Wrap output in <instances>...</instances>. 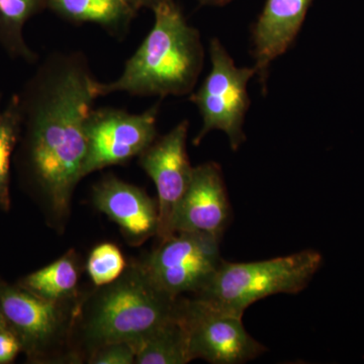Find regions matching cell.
Instances as JSON below:
<instances>
[{"instance_id": "9a60e30c", "label": "cell", "mask_w": 364, "mask_h": 364, "mask_svg": "<svg viewBox=\"0 0 364 364\" xmlns=\"http://www.w3.org/2000/svg\"><path fill=\"white\" fill-rule=\"evenodd\" d=\"M191 361L183 299L176 313L136 344V363L186 364Z\"/></svg>"}, {"instance_id": "ac0fdd59", "label": "cell", "mask_w": 364, "mask_h": 364, "mask_svg": "<svg viewBox=\"0 0 364 364\" xmlns=\"http://www.w3.org/2000/svg\"><path fill=\"white\" fill-rule=\"evenodd\" d=\"M21 129L20 95H11L4 105L0 95V208L6 210L11 207V162L20 140Z\"/></svg>"}, {"instance_id": "9c48e42d", "label": "cell", "mask_w": 364, "mask_h": 364, "mask_svg": "<svg viewBox=\"0 0 364 364\" xmlns=\"http://www.w3.org/2000/svg\"><path fill=\"white\" fill-rule=\"evenodd\" d=\"M188 127L186 119L181 122L140 155V165L157 189L160 241L174 235L177 210L193 177V167L186 151Z\"/></svg>"}, {"instance_id": "ffe728a7", "label": "cell", "mask_w": 364, "mask_h": 364, "mask_svg": "<svg viewBox=\"0 0 364 364\" xmlns=\"http://www.w3.org/2000/svg\"><path fill=\"white\" fill-rule=\"evenodd\" d=\"M136 345L121 341L107 344L95 349L90 359L93 364H132L136 363Z\"/></svg>"}, {"instance_id": "e0dca14e", "label": "cell", "mask_w": 364, "mask_h": 364, "mask_svg": "<svg viewBox=\"0 0 364 364\" xmlns=\"http://www.w3.org/2000/svg\"><path fill=\"white\" fill-rule=\"evenodd\" d=\"M78 279L77 262L70 251L52 264L31 273L23 280V289L40 298L58 303L73 294Z\"/></svg>"}, {"instance_id": "8992f818", "label": "cell", "mask_w": 364, "mask_h": 364, "mask_svg": "<svg viewBox=\"0 0 364 364\" xmlns=\"http://www.w3.org/2000/svg\"><path fill=\"white\" fill-rule=\"evenodd\" d=\"M221 238L198 232H176L160 241L142 263L151 279L170 296L198 294L221 264Z\"/></svg>"}, {"instance_id": "6da1fadb", "label": "cell", "mask_w": 364, "mask_h": 364, "mask_svg": "<svg viewBox=\"0 0 364 364\" xmlns=\"http://www.w3.org/2000/svg\"><path fill=\"white\" fill-rule=\"evenodd\" d=\"M87 57L53 52L26 81L20 95L25 165L60 218L68 215L74 189L83 178L86 122L97 100Z\"/></svg>"}, {"instance_id": "52a82bcc", "label": "cell", "mask_w": 364, "mask_h": 364, "mask_svg": "<svg viewBox=\"0 0 364 364\" xmlns=\"http://www.w3.org/2000/svg\"><path fill=\"white\" fill-rule=\"evenodd\" d=\"M158 112V105L141 114L114 107L93 109L86 122L83 177L140 156L156 140Z\"/></svg>"}, {"instance_id": "7c38bea8", "label": "cell", "mask_w": 364, "mask_h": 364, "mask_svg": "<svg viewBox=\"0 0 364 364\" xmlns=\"http://www.w3.org/2000/svg\"><path fill=\"white\" fill-rule=\"evenodd\" d=\"M57 304L23 287H0V313L21 344L31 351L49 346L61 332L63 318Z\"/></svg>"}, {"instance_id": "7a4b0ae2", "label": "cell", "mask_w": 364, "mask_h": 364, "mask_svg": "<svg viewBox=\"0 0 364 364\" xmlns=\"http://www.w3.org/2000/svg\"><path fill=\"white\" fill-rule=\"evenodd\" d=\"M152 11L154 25L124 64L122 75L109 83L95 81L97 98L116 92L160 97L193 92L205 61L200 32L189 25L174 0Z\"/></svg>"}, {"instance_id": "30bf717a", "label": "cell", "mask_w": 364, "mask_h": 364, "mask_svg": "<svg viewBox=\"0 0 364 364\" xmlns=\"http://www.w3.org/2000/svg\"><path fill=\"white\" fill-rule=\"evenodd\" d=\"M230 218L231 207L221 166L207 162L193 167L191 184L177 210L174 234L198 232L222 238Z\"/></svg>"}, {"instance_id": "7402d4cb", "label": "cell", "mask_w": 364, "mask_h": 364, "mask_svg": "<svg viewBox=\"0 0 364 364\" xmlns=\"http://www.w3.org/2000/svg\"><path fill=\"white\" fill-rule=\"evenodd\" d=\"M124 1L138 14L139 11L144 9L153 11L155 7L159 6L162 2L166 1V0H124Z\"/></svg>"}, {"instance_id": "8fae6325", "label": "cell", "mask_w": 364, "mask_h": 364, "mask_svg": "<svg viewBox=\"0 0 364 364\" xmlns=\"http://www.w3.org/2000/svg\"><path fill=\"white\" fill-rule=\"evenodd\" d=\"M313 0H267L252 28L254 69L267 90L268 69L296 40Z\"/></svg>"}, {"instance_id": "3957f363", "label": "cell", "mask_w": 364, "mask_h": 364, "mask_svg": "<svg viewBox=\"0 0 364 364\" xmlns=\"http://www.w3.org/2000/svg\"><path fill=\"white\" fill-rule=\"evenodd\" d=\"M178 298L151 279L143 264L126 268L98 296L85 326L93 349L114 342L136 345L176 313Z\"/></svg>"}, {"instance_id": "cb8c5ba5", "label": "cell", "mask_w": 364, "mask_h": 364, "mask_svg": "<svg viewBox=\"0 0 364 364\" xmlns=\"http://www.w3.org/2000/svg\"><path fill=\"white\" fill-rule=\"evenodd\" d=\"M7 329V325L6 320L2 317L1 313H0V330Z\"/></svg>"}, {"instance_id": "44dd1931", "label": "cell", "mask_w": 364, "mask_h": 364, "mask_svg": "<svg viewBox=\"0 0 364 364\" xmlns=\"http://www.w3.org/2000/svg\"><path fill=\"white\" fill-rule=\"evenodd\" d=\"M21 342L13 331L0 330V364L9 363L16 358L21 349Z\"/></svg>"}, {"instance_id": "4fadbf2b", "label": "cell", "mask_w": 364, "mask_h": 364, "mask_svg": "<svg viewBox=\"0 0 364 364\" xmlns=\"http://www.w3.org/2000/svg\"><path fill=\"white\" fill-rule=\"evenodd\" d=\"M93 203L133 243H143L157 235V200L143 189L114 176L105 177L93 188Z\"/></svg>"}, {"instance_id": "d6986e66", "label": "cell", "mask_w": 364, "mask_h": 364, "mask_svg": "<svg viewBox=\"0 0 364 364\" xmlns=\"http://www.w3.org/2000/svg\"><path fill=\"white\" fill-rule=\"evenodd\" d=\"M126 269L123 253L114 244L104 243L91 251L87 272L97 287H105L116 282Z\"/></svg>"}, {"instance_id": "5bb4252c", "label": "cell", "mask_w": 364, "mask_h": 364, "mask_svg": "<svg viewBox=\"0 0 364 364\" xmlns=\"http://www.w3.org/2000/svg\"><path fill=\"white\" fill-rule=\"evenodd\" d=\"M48 9L62 20L74 23H93L117 39L129 33L136 16L124 0H48Z\"/></svg>"}, {"instance_id": "603a6c76", "label": "cell", "mask_w": 364, "mask_h": 364, "mask_svg": "<svg viewBox=\"0 0 364 364\" xmlns=\"http://www.w3.org/2000/svg\"><path fill=\"white\" fill-rule=\"evenodd\" d=\"M233 0H198V4H200V6L221 7L227 6Z\"/></svg>"}, {"instance_id": "ba28073f", "label": "cell", "mask_w": 364, "mask_h": 364, "mask_svg": "<svg viewBox=\"0 0 364 364\" xmlns=\"http://www.w3.org/2000/svg\"><path fill=\"white\" fill-rule=\"evenodd\" d=\"M191 360L213 364H242L257 358L267 348L251 336L242 317L222 312L202 299H183Z\"/></svg>"}, {"instance_id": "5b68a950", "label": "cell", "mask_w": 364, "mask_h": 364, "mask_svg": "<svg viewBox=\"0 0 364 364\" xmlns=\"http://www.w3.org/2000/svg\"><path fill=\"white\" fill-rule=\"evenodd\" d=\"M210 57L212 69L191 95L203 119L193 144L198 145L210 132L219 130L226 134L232 150L237 151L246 140L243 126L250 105L247 85L256 71L254 67L236 66L217 38L210 42Z\"/></svg>"}, {"instance_id": "2e32d148", "label": "cell", "mask_w": 364, "mask_h": 364, "mask_svg": "<svg viewBox=\"0 0 364 364\" xmlns=\"http://www.w3.org/2000/svg\"><path fill=\"white\" fill-rule=\"evenodd\" d=\"M45 9L48 0H0V48L11 59L28 64L38 61V55L26 43L23 28Z\"/></svg>"}, {"instance_id": "277c9868", "label": "cell", "mask_w": 364, "mask_h": 364, "mask_svg": "<svg viewBox=\"0 0 364 364\" xmlns=\"http://www.w3.org/2000/svg\"><path fill=\"white\" fill-rule=\"evenodd\" d=\"M323 257L318 251L301 252L256 261H223L196 298L222 312L243 317L249 306L277 294H298L320 269Z\"/></svg>"}]
</instances>
